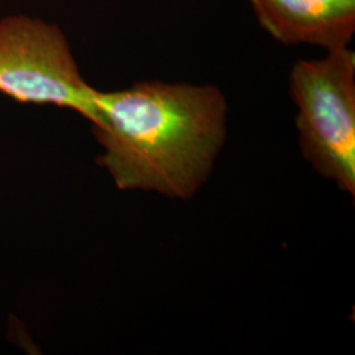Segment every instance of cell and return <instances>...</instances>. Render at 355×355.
Here are the masks:
<instances>
[{
    "mask_svg": "<svg viewBox=\"0 0 355 355\" xmlns=\"http://www.w3.org/2000/svg\"><path fill=\"white\" fill-rule=\"evenodd\" d=\"M98 164L119 190L193 198L227 140L228 103L212 85L137 82L95 94Z\"/></svg>",
    "mask_w": 355,
    "mask_h": 355,
    "instance_id": "cell-1",
    "label": "cell"
},
{
    "mask_svg": "<svg viewBox=\"0 0 355 355\" xmlns=\"http://www.w3.org/2000/svg\"><path fill=\"white\" fill-rule=\"evenodd\" d=\"M267 33L280 44L327 51L347 48L355 33V0H249Z\"/></svg>",
    "mask_w": 355,
    "mask_h": 355,
    "instance_id": "cell-4",
    "label": "cell"
},
{
    "mask_svg": "<svg viewBox=\"0 0 355 355\" xmlns=\"http://www.w3.org/2000/svg\"><path fill=\"white\" fill-rule=\"evenodd\" d=\"M0 92L76 111L91 121L96 89L80 74L64 32L24 15L0 20Z\"/></svg>",
    "mask_w": 355,
    "mask_h": 355,
    "instance_id": "cell-3",
    "label": "cell"
},
{
    "mask_svg": "<svg viewBox=\"0 0 355 355\" xmlns=\"http://www.w3.org/2000/svg\"><path fill=\"white\" fill-rule=\"evenodd\" d=\"M296 129L305 159L337 189L355 195V53L299 60L290 73Z\"/></svg>",
    "mask_w": 355,
    "mask_h": 355,
    "instance_id": "cell-2",
    "label": "cell"
}]
</instances>
